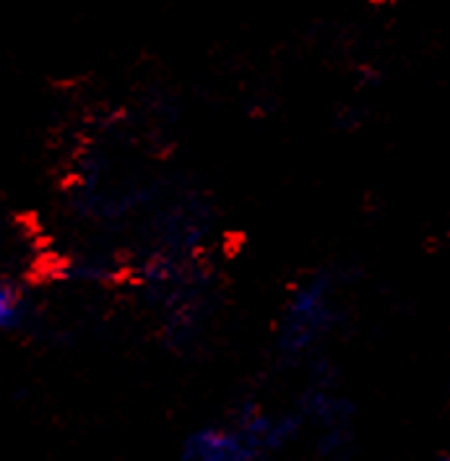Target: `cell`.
Masks as SVG:
<instances>
[{
	"label": "cell",
	"mask_w": 450,
	"mask_h": 461,
	"mask_svg": "<svg viewBox=\"0 0 450 461\" xmlns=\"http://www.w3.org/2000/svg\"><path fill=\"white\" fill-rule=\"evenodd\" d=\"M286 425L268 417H250L238 428H209L188 440L185 459L188 461H250L263 448L279 443Z\"/></svg>",
	"instance_id": "cell-1"
},
{
	"label": "cell",
	"mask_w": 450,
	"mask_h": 461,
	"mask_svg": "<svg viewBox=\"0 0 450 461\" xmlns=\"http://www.w3.org/2000/svg\"><path fill=\"white\" fill-rule=\"evenodd\" d=\"M333 287L326 279L302 282L284 311L282 344L292 352H302L312 347L333 326Z\"/></svg>",
	"instance_id": "cell-2"
},
{
	"label": "cell",
	"mask_w": 450,
	"mask_h": 461,
	"mask_svg": "<svg viewBox=\"0 0 450 461\" xmlns=\"http://www.w3.org/2000/svg\"><path fill=\"white\" fill-rule=\"evenodd\" d=\"M26 318V297L14 282L0 285V326L5 331H16Z\"/></svg>",
	"instance_id": "cell-3"
},
{
	"label": "cell",
	"mask_w": 450,
	"mask_h": 461,
	"mask_svg": "<svg viewBox=\"0 0 450 461\" xmlns=\"http://www.w3.org/2000/svg\"><path fill=\"white\" fill-rule=\"evenodd\" d=\"M440 461H450V456H446V459H440Z\"/></svg>",
	"instance_id": "cell-4"
}]
</instances>
